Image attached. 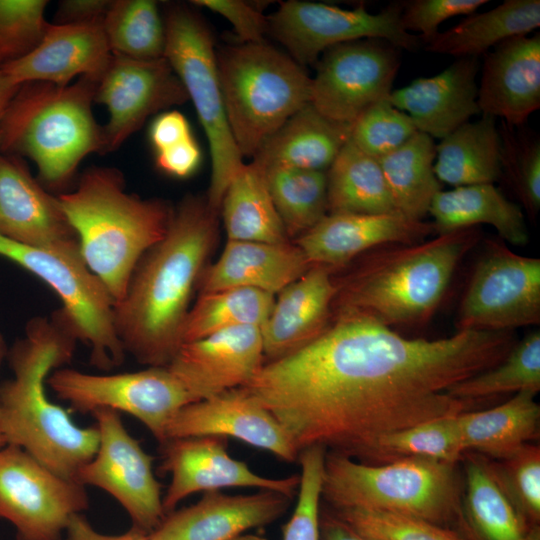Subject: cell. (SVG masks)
Returning a JSON list of instances; mask_svg holds the SVG:
<instances>
[{
  "mask_svg": "<svg viewBox=\"0 0 540 540\" xmlns=\"http://www.w3.org/2000/svg\"><path fill=\"white\" fill-rule=\"evenodd\" d=\"M516 342L514 331L406 338L337 312L317 339L264 363L242 387L281 423L298 453L321 446L371 464L382 437L467 411L471 403L448 390L495 366Z\"/></svg>",
  "mask_w": 540,
  "mask_h": 540,
  "instance_id": "obj_1",
  "label": "cell"
},
{
  "mask_svg": "<svg viewBox=\"0 0 540 540\" xmlns=\"http://www.w3.org/2000/svg\"><path fill=\"white\" fill-rule=\"evenodd\" d=\"M218 211L189 195L174 209L165 236L139 260L114 306L118 337L148 367L167 366L182 344L190 300L218 237Z\"/></svg>",
  "mask_w": 540,
  "mask_h": 540,
  "instance_id": "obj_2",
  "label": "cell"
},
{
  "mask_svg": "<svg viewBox=\"0 0 540 540\" xmlns=\"http://www.w3.org/2000/svg\"><path fill=\"white\" fill-rule=\"evenodd\" d=\"M77 341L53 318L35 317L10 354L14 377L0 386L7 445L22 448L54 473L75 480L95 455L97 428L80 427L46 394L49 375L68 363Z\"/></svg>",
  "mask_w": 540,
  "mask_h": 540,
  "instance_id": "obj_3",
  "label": "cell"
},
{
  "mask_svg": "<svg viewBox=\"0 0 540 540\" xmlns=\"http://www.w3.org/2000/svg\"><path fill=\"white\" fill-rule=\"evenodd\" d=\"M480 240L479 228L469 227L374 248L345 276L334 278L332 314L354 313L391 329L423 326L438 310L459 263Z\"/></svg>",
  "mask_w": 540,
  "mask_h": 540,
  "instance_id": "obj_4",
  "label": "cell"
},
{
  "mask_svg": "<svg viewBox=\"0 0 540 540\" xmlns=\"http://www.w3.org/2000/svg\"><path fill=\"white\" fill-rule=\"evenodd\" d=\"M89 269L119 302L142 256L167 233L174 209L128 193L121 171L93 166L58 196Z\"/></svg>",
  "mask_w": 540,
  "mask_h": 540,
  "instance_id": "obj_5",
  "label": "cell"
},
{
  "mask_svg": "<svg viewBox=\"0 0 540 540\" xmlns=\"http://www.w3.org/2000/svg\"><path fill=\"white\" fill-rule=\"evenodd\" d=\"M99 79L21 85L0 121V149L29 157L43 185L66 187L86 156L103 153V129L92 111Z\"/></svg>",
  "mask_w": 540,
  "mask_h": 540,
  "instance_id": "obj_6",
  "label": "cell"
},
{
  "mask_svg": "<svg viewBox=\"0 0 540 540\" xmlns=\"http://www.w3.org/2000/svg\"><path fill=\"white\" fill-rule=\"evenodd\" d=\"M461 495L454 463L403 457L369 464L337 453L325 455L321 498L331 509L396 513L456 530Z\"/></svg>",
  "mask_w": 540,
  "mask_h": 540,
  "instance_id": "obj_7",
  "label": "cell"
},
{
  "mask_svg": "<svg viewBox=\"0 0 540 540\" xmlns=\"http://www.w3.org/2000/svg\"><path fill=\"white\" fill-rule=\"evenodd\" d=\"M227 121L242 157L263 143L310 103L311 77L287 53L264 42L216 51Z\"/></svg>",
  "mask_w": 540,
  "mask_h": 540,
  "instance_id": "obj_8",
  "label": "cell"
},
{
  "mask_svg": "<svg viewBox=\"0 0 540 540\" xmlns=\"http://www.w3.org/2000/svg\"><path fill=\"white\" fill-rule=\"evenodd\" d=\"M0 256L46 283L62 307L53 317L90 350V363L103 371L120 366L126 356L114 322L115 301L104 283L89 269L79 242L31 247L0 236Z\"/></svg>",
  "mask_w": 540,
  "mask_h": 540,
  "instance_id": "obj_9",
  "label": "cell"
},
{
  "mask_svg": "<svg viewBox=\"0 0 540 540\" xmlns=\"http://www.w3.org/2000/svg\"><path fill=\"white\" fill-rule=\"evenodd\" d=\"M164 24V57L192 101L209 143L212 170L206 199L219 212L225 190L244 162L226 117L212 33L184 5H169Z\"/></svg>",
  "mask_w": 540,
  "mask_h": 540,
  "instance_id": "obj_10",
  "label": "cell"
},
{
  "mask_svg": "<svg viewBox=\"0 0 540 540\" xmlns=\"http://www.w3.org/2000/svg\"><path fill=\"white\" fill-rule=\"evenodd\" d=\"M461 299L459 331H514L540 323V259L486 239Z\"/></svg>",
  "mask_w": 540,
  "mask_h": 540,
  "instance_id": "obj_11",
  "label": "cell"
},
{
  "mask_svg": "<svg viewBox=\"0 0 540 540\" xmlns=\"http://www.w3.org/2000/svg\"><path fill=\"white\" fill-rule=\"evenodd\" d=\"M48 386L79 412L111 409L138 419L162 444L169 423L185 405L194 402L166 366L117 374H89L59 368Z\"/></svg>",
  "mask_w": 540,
  "mask_h": 540,
  "instance_id": "obj_12",
  "label": "cell"
},
{
  "mask_svg": "<svg viewBox=\"0 0 540 540\" xmlns=\"http://www.w3.org/2000/svg\"><path fill=\"white\" fill-rule=\"evenodd\" d=\"M401 12V2L391 3L374 14L364 4L348 10L319 2L290 0L281 2L268 17V33L303 67L315 65L330 47L362 39H382L398 49L414 50L420 39L404 30Z\"/></svg>",
  "mask_w": 540,
  "mask_h": 540,
  "instance_id": "obj_13",
  "label": "cell"
},
{
  "mask_svg": "<svg viewBox=\"0 0 540 540\" xmlns=\"http://www.w3.org/2000/svg\"><path fill=\"white\" fill-rule=\"evenodd\" d=\"M89 506L85 486L64 478L25 450H0V517L17 540H61L73 516Z\"/></svg>",
  "mask_w": 540,
  "mask_h": 540,
  "instance_id": "obj_14",
  "label": "cell"
},
{
  "mask_svg": "<svg viewBox=\"0 0 540 540\" xmlns=\"http://www.w3.org/2000/svg\"><path fill=\"white\" fill-rule=\"evenodd\" d=\"M99 442L95 455L83 465L75 481L110 494L128 513L133 528L151 533L165 517L161 485L154 476L150 456L125 428L119 412L98 409Z\"/></svg>",
  "mask_w": 540,
  "mask_h": 540,
  "instance_id": "obj_15",
  "label": "cell"
},
{
  "mask_svg": "<svg viewBox=\"0 0 540 540\" xmlns=\"http://www.w3.org/2000/svg\"><path fill=\"white\" fill-rule=\"evenodd\" d=\"M399 49L382 39H362L327 49L311 77L310 103L324 116L352 125L392 91Z\"/></svg>",
  "mask_w": 540,
  "mask_h": 540,
  "instance_id": "obj_16",
  "label": "cell"
},
{
  "mask_svg": "<svg viewBox=\"0 0 540 540\" xmlns=\"http://www.w3.org/2000/svg\"><path fill=\"white\" fill-rule=\"evenodd\" d=\"M187 100L181 81L165 57L138 60L113 54L98 81L94 100L109 114L102 127L103 153L118 149L149 116Z\"/></svg>",
  "mask_w": 540,
  "mask_h": 540,
  "instance_id": "obj_17",
  "label": "cell"
},
{
  "mask_svg": "<svg viewBox=\"0 0 540 540\" xmlns=\"http://www.w3.org/2000/svg\"><path fill=\"white\" fill-rule=\"evenodd\" d=\"M227 438L216 436L172 438L163 442V472L171 481L162 504L165 514L196 492L219 491L229 487L259 488L293 498L300 476L268 478L253 472L248 465L227 452Z\"/></svg>",
  "mask_w": 540,
  "mask_h": 540,
  "instance_id": "obj_18",
  "label": "cell"
},
{
  "mask_svg": "<svg viewBox=\"0 0 540 540\" xmlns=\"http://www.w3.org/2000/svg\"><path fill=\"white\" fill-rule=\"evenodd\" d=\"M203 436L232 437L286 462L299 456L281 423L243 387L185 405L166 431V440Z\"/></svg>",
  "mask_w": 540,
  "mask_h": 540,
  "instance_id": "obj_19",
  "label": "cell"
},
{
  "mask_svg": "<svg viewBox=\"0 0 540 540\" xmlns=\"http://www.w3.org/2000/svg\"><path fill=\"white\" fill-rule=\"evenodd\" d=\"M263 364L260 328L242 326L181 344L166 367L195 402L246 385Z\"/></svg>",
  "mask_w": 540,
  "mask_h": 540,
  "instance_id": "obj_20",
  "label": "cell"
},
{
  "mask_svg": "<svg viewBox=\"0 0 540 540\" xmlns=\"http://www.w3.org/2000/svg\"><path fill=\"white\" fill-rule=\"evenodd\" d=\"M436 233L433 222L414 220L399 212L382 214L328 213L295 244L310 264L342 268L383 245L413 244Z\"/></svg>",
  "mask_w": 540,
  "mask_h": 540,
  "instance_id": "obj_21",
  "label": "cell"
},
{
  "mask_svg": "<svg viewBox=\"0 0 540 540\" xmlns=\"http://www.w3.org/2000/svg\"><path fill=\"white\" fill-rule=\"evenodd\" d=\"M292 498L269 490L248 495L205 492L195 504L165 515L149 540H231L269 525L288 510Z\"/></svg>",
  "mask_w": 540,
  "mask_h": 540,
  "instance_id": "obj_22",
  "label": "cell"
},
{
  "mask_svg": "<svg viewBox=\"0 0 540 540\" xmlns=\"http://www.w3.org/2000/svg\"><path fill=\"white\" fill-rule=\"evenodd\" d=\"M112 56L103 23H49L33 50L1 70L18 85L45 82L66 86L75 77L100 78Z\"/></svg>",
  "mask_w": 540,
  "mask_h": 540,
  "instance_id": "obj_23",
  "label": "cell"
},
{
  "mask_svg": "<svg viewBox=\"0 0 540 540\" xmlns=\"http://www.w3.org/2000/svg\"><path fill=\"white\" fill-rule=\"evenodd\" d=\"M482 114L524 126L540 108V34L511 37L485 54L477 94Z\"/></svg>",
  "mask_w": 540,
  "mask_h": 540,
  "instance_id": "obj_24",
  "label": "cell"
},
{
  "mask_svg": "<svg viewBox=\"0 0 540 540\" xmlns=\"http://www.w3.org/2000/svg\"><path fill=\"white\" fill-rule=\"evenodd\" d=\"M336 292L332 269L320 265L280 291L260 328L264 359H282L317 339L331 322Z\"/></svg>",
  "mask_w": 540,
  "mask_h": 540,
  "instance_id": "obj_25",
  "label": "cell"
},
{
  "mask_svg": "<svg viewBox=\"0 0 540 540\" xmlns=\"http://www.w3.org/2000/svg\"><path fill=\"white\" fill-rule=\"evenodd\" d=\"M0 236L31 247L78 242L58 197L17 160L0 155Z\"/></svg>",
  "mask_w": 540,
  "mask_h": 540,
  "instance_id": "obj_26",
  "label": "cell"
},
{
  "mask_svg": "<svg viewBox=\"0 0 540 540\" xmlns=\"http://www.w3.org/2000/svg\"><path fill=\"white\" fill-rule=\"evenodd\" d=\"M478 57L459 58L441 73L392 90L390 103L407 113L417 130L440 140L481 113L476 76Z\"/></svg>",
  "mask_w": 540,
  "mask_h": 540,
  "instance_id": "obj_27",
  "label": "cell"
},
{
  "mask_svg": "<svg viewBox=\"0 0 540 540\" xmlns=\"http://www.w3.org/2000/svg\"><path fill=\"white\" fill-rule=\"evenodd\" d=\"M311 267L301 249L291 242L227 240L217 261L203 270L197 288L199 294L253 288L275 295Z\"/></svg>",
  "mask_w": 540,
  "mask_h": 540,
  "instance_id": "obj_28",
  "label": "cell"
},
{
  "mask_svg": "<svg viewBox=\"0 0 540 540\" xmlns=\"http://www.w3.org/2000/svg\"><path fill=\"white\" fill-rule=\"evenodd\" d=\"M351 127L308 103L263 143L252 162L261 169L285 166L326 172L350 140Z\"/></svg>",
  "mask_w": 540,
  "mask_h": 540,
  "instance_id": "obj_29",
  "label": "cell"
},
{
  "mask_svg": "<svg viewBox=\"0 0 540 540\" xmlns=\"http://www.w3.org/2000/svg\"><path fill=\"white\" fill-rule=\"evenodd\" d=\"M460 516L456 530L466 540H540V527H528L499 488L488 458L466 452Z\"/></svg>",
  "mask_w": 540,
  "mask_h": 540,
  "instance_id": "obj_30",
  "label": "cell"
},
{
  "mask_svg": "<svg viewBox=\"0 0 540 540\" xmlns=\"http://www.w3.org/2000/svg\"><path fill=\"white\" fill-rule=\"evenodd\" d=\"M436 233L487 224L512 245L529 241L528 228L521 206L508 200L494 184H476L439 191L429 211Z\"/></svg>",
  "mask_w": 540,
  "mask_h": 540,
  "instance_id": "obj_31",
  "label": "cell"
},
{
  "mask_svg": "<svg viewBox=\"0 0 540 540\" xmlns=\"http://www.w3.org/2000/svg\"><path fill=\"white\" fill-rule=\"evenodd\" d=\"M535 396L521 391L494 408L457 414L465 453L500 460L538 438L540 406Z\"/></svg>",
  "mask_w": 540,
  "mask_h": 540,
  "instance_id": "obj_32",
  "label": "cell"
},
{
  "mask_svg": "<svg viewBox=\"0 0 540 540\" xmlns=\"http://www.w3.org/2000/svg\"><path fill=\"white\" fill-rule=\"evenodd\" d=\"M540 26L539 0H505L497 7L473 13L438 34L426 50L456 58L478 57L490 48L518 35H528Z\"/></svg>",
  "mask_w": 540,
  "mask_h": 540,
  "instance_id": "obj_33",
  "label": "cell"
},
{
  "mask_svg": "<svg viewBox=\"0 0 540 540\" xmlns=\"http://www.w3.org/2000/svg\"><path fill=\"white\" fill-rule=\"evenodd\" d=\"M434 173L454 187L494 184L501 178L500 135L496 118L482 114L466 122L436 145Z\"/></svg>",
  "mask_w": 540,
  "mask_h": 540,
  "instance_id": "obj_34",
  "label": "cell"
},
{
  "mask_svg": "<svg viewBox=\"0 0 540 540\" xmlns=\"http://www.w3.org/2000/svg\"><path fill=\"white\" fill-rule=\"evenodd\" d=\"M228 240L290 242L271 198L265 173L243 164L229 182L219 208Z\"/></svg>",
  "mask_w": 540,
  "mask_h": 540,
  "instance_id": "obj_35",
  "label": "cell"
},
{
  "mask_svg": "<svg viewBox=\"0 0 540 540\" xmlns=\"http://www.w3.org/2000/svg\"><path fill=\"white\" fill-rule=\"evenodd\" d=\"M328 213L397 212L378 159L350 140L326 171Z\"/></svg>",
  "mask_w": 540,
  "mask_h": 540,
  "instance_id": "obj_36",
  "label": "cell"
},
{
  "mask_svg": "<svg viewBox=\"0 0 540 540\" xmlns=\"http://www.w3.org/2000/svg\"><path fill=\"white\" fill-rule=\"evenodd\" d=\"M436 145L417 132L405 144L378 159L396 211L423 220L441 182L434 173Z\"/></svg>",
  "mask_w": 540,
  "mask_h": 540,
  "instance_id": "obj_37",
  "label": "cell"
},
{
  "mask_svg": "<svg viewBox=\"0 0 540 540\" xmlns=\"http://www.w3.org/2000/svg\"><path fill=\"white\" fill-rule=\"evenodd\" d=\"M273 294L253 288L200 293L182 328V344L234 327L261 328L274 305Z\"/></svg>",
  "mask_w": 540,
  "mask_h": 540,
  "instance_id": "obj_38",
  "label": "cell"
},
{
  "mask_svg": "<svg viewBox=\"0 0 540 540\" xmlns=\"http://www.w3.org/2000/svg\"><path fill=\"white\" fill-rule=\"evenodd\" d=\"M262 170L289 239L310 230L328 214L326 172L285 166Z\"/></svg>",
  "mask_w": 540,
  "mask_h": 540,
  "instance_id": "obj_39",
  "label": "cell"
},
{
  "mask_svg": "<svg viewBox=\"0 0 540 540\" xmlns=\"http://www.w3.org/2000/svg\"><path fill=\"white\" fill-rule=\"evenodd\" d=\"M113 54L138 60L164 57L165 24L152 0H113L103 21Z\"/></svg>",
  "mask_w": 540,
  "mask_h": 540,
  "instance_id": "obj_40",
  "label": "cell"
},
{
  "mask_svg": "<svg viewBox=\"0 0 540 540\" xmlns=\"http://www.w3.org/2000/svg\"><path fill=\"white\" fill-rule=\"evenodd\" d=\"M540 390V333L535 330L517 341L495 366L471 376L448 390L456 399L473 400L506 393Z\"/></svg>",
  "mask_w": 540,
  "mask_h": 540,
  "instance_id": "obj_41",
  "label": "cell"
},
{
  "mask_svg": "<svg viewBox=\"0 0 540 540\" xmlns=\"http://www.w3.org/2000/svg\"><path fill=\"white\" fill-rule=\"evenodd\" d=\"M457 414L428 420L382 437L371 464L419 457L457 464L465 451Z\"/></svg>",
  "mask_w": 540,
  "mask_h": 540,
  "instance_id": "obj_42",
  "label": "cell"
},
{
  "mask_svg": "<svg viewBox=\"0 0 540 540\" xmlns=\"http://www.w3.org/2000/svg\"><path fill=\"white\" fill-rule=\"evenodd\" d=\"M501 177L504 176L534 219L540 209V140L538 135L503 120L499 127Z\"/></svg>",
  "mask_w": 540,
  "mask_h": 540,
  "instance_id": "obj_43",
  "label": "cell"
},
{
  "mask_svg": "<svg viewBox=\"0 0 540 540\" xmlns=\"http://www.w3.org/2000/svg\"><path fill=\"white\" fill-rule=\"evenodd\" d=\"M499 488L528 527L540 522V448L526 444L511 456L488 458Z\"/></svg>",
  "mask_w": 540,
  "mask_h": 540,
  "instance_id": "obj_44",
  "label": "cell"
},
{
  "mask_svg": "<svg viewBox=\"0 0 540 540\" xmlns=\"http://www.w3.org/2000/svg\"><path fill=\"white\" fill-rule=\"evenodd\" d=\"M331 510L366 540H466L453 528L421 518L358 508Z\"/></svg>",
  "mask_w": 540,
  "mask_h": 540,
  "instance_id": "obj_45",
  "label": "cell"
},
{
  "mask_svg": "<svg viewBox=\"0 0 540 540\" xmlns=\"http://www.w3.org/2000/svg\"><path fill=\"white\" fill-rule=\"evenodd\" d=\"M417 132L411 117L393 106L387 97L359 115L352 124L350 141L362 152L379 159Z\"/></svg>",
  "mask_w": 540,
  "mask_h": 540,
  "instance_id": "obj_46",
  "label": "cell"
},
{
  "mask_svg": "<svg viewBox=\"0 0 540 540\" xmlns=\"http://www.w3.org/2000/svg\"><path fill=\"white\" fill-rule=\"evenodd\" d=\"M326 452L321 446H310L300 451L297 502L291 517L282 527V540H320L319 516Z\"/></svg>",
  "mask_w": 540,
  "mask_h": 540,
  "instance_id": "obj_47",
  "label": "cell"
},
{
  "mask_svg": "<svg viewBox=\"0 0 540 540\" xmlns=\"http://www.w3.org/2000/svg\"><path fill=\"white\" fill-rule=\"evenodd\" d=\"M46 0H0V69L33 50L48 22Z\"/></svg>",
  "mask_w": 540,
  "mask_h": 540,
  "instance_id": "obj_48",
  "label": "cell"
},
{
  "mask_svg": "<svg viewBox=\"0 0 540 540\" xmlns=\"http://www.w3.org/2000/svg\"><path fill=\"white\" fill-rule=\"evenodd\" d=\"M402 3L401 23L405 31L420 33L426 44L438 34L445 20L458 15H471L488 3L487 0H412Z\"/></svg>",
  "mask_w": 540,
  "mask_h": 540,
  "instance_id": "obj_49",
  "label": "cell"
},
{
  "mask_svg": "<svg viewBox=\"0 0 540 540\" xmlns=\"http://www.w3.org/2000/svg\"><path fill=\"white\" fill-rule=\"evenodd\" d=\"M192 3L224 17L234 28L240 43L264 42L268 17L257 5L243 0H195Z\"/></svg>",
  "mask_w": 540,
  "mask_h": 540,
  "instance_id": "obj_50",
  "label": "cell"
},
{
  "mask_svg": "<svg viewBox=\"0 0 540 540\" xmlns=\"http://www.w3.org/2000/svg\"><path fill=\"white\" fill-rule=\"evenodd\" d=\"M155 154L157 167L176 178L192 175L199 167L202 157L200 147L193 137Z\"/></svg>",
  "mask_w": 540,
  "mask_h": 540,
  "instance_id": "obj_51",
  "label": "cell"
},
{
  "mask_svg": "<svg viewBox=\"0 0 540 540\" xmlns=\"http://www.w3.org/2000/svg\"><path fill=\"white\" fill-rule=\"evenodd\" d=\"M193 137L186 117L177 110L159 114L149 128V140L155 153Z\"/></svg>",
  "mask_w": 540,
  "mask_h": 540,
  "instance_id": "obj_52",
  "label": "cell"
},
{
  "mask_svg": "<svg viewBox=\"0 0 540 540\" xmlns=\"http://www.w3.org/2000/svg\"><path fill=\"white\" fill-rule=\"evenodd\" d=\"M111 0H63L58 3L56 24L103 23Z\"/></svg>",
  "mask_w": 540,
  "mask_h": 540,
  "instance_id": "obj_53",
  "label": "cell"
},
{
  "mask_svg": "<svg viewBox=\"0 0 540 540\" xmlns=\"http://www.w3.org/2000/svg\"><path fill=\"white\" fill-rule=\"evenodd\" d=\"M66 540H149L148 534L131 528L119 535H107L95 530L82 514L72 517L67 529Z\"/></svg>",
  "mask_w": 540,
  "mask_h": 540,
  "instance_id": "obj_54",
  "label": "cell"
},
{
  "mask_svg": "<svg viewBox=\"0 0 540 540\" xmlns=\"http://www.w3.org/2000/svg\"><path fill=\"white\" fill-rule=\"evenodd\" d=\"M320 540H366L325 504L319 516Z\"/></svg>",
  "mask_w": 540,
  "mask_h": 540,
  "instance_id": "obj_55",
  "label": "cell"
},
{
  "mask_svg": "<svg viewBox=\"0 0 540 540\" xmlns=\"http://www.w3.org/2000/svg\"><path fill=\"white\" fill-rule=\"evenodd\" d=\"M20 87L0 69V121Z\"/></svg>",
  "mask_w": 540,
  "mask_h": 540,
  "instance_id": "obj_56",
  "label": "cell"
},
{
  "mask_svg": "<svg viewBox=\"0 0 540 540\" xmlns=\"http://www.w3.org/2000/svg\"><path fill=\"white\" fill-rule=\"evenodd\" d=\"M231 540H267L264 536L257 535V534H242L236 538H233Z\"/></svg>",
  "mask_w": 540,
  "mask_h": 540,
  "instance_id": "obj_57",
  "label": "cell"
},
{
  "mask_svg": "<svg viewBox=\"0 0 540 540\" xmlns=\"http://www.w3.org/2000/svg\"><path fill=\"white\" fill-rule=\"evenodd\" d=\"M7 445V439L3 429L2 416L0 410V450H2Z\"/></svg>",
  "mask_w": 540,
  "mask_h": 540,
  "instance_id": "obj_58",
  "label": "cell"
},
{
  "mask_svg": "<svg viewBox=\"0 0 540 540\" xmlns=\"http://www.w3.org/2000/svg\"><path fill=\"white\" fill-rule=\"evenodd\" d=\"M5 351H6L5 344H4L2 336L0 335V363L3 357L5 356Z\"/></svg>",
  "mask_w": 540,
  "mask_h": 540,
  "instance_id": "obj_59",
  "label": "cell"
}]
</instances>
